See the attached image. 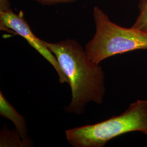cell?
<instances>
[{
    "label": "cell",
    "mask_w": 147,
    "mask_h": 147,
    "mask_svg": "<svg viewBox=\"0 0 147 147\" xmlns=\"http://www.w3.org/2000/svg\"><path fill=\"white\" fill-rule=\"evenodd\" d=\"M44 42L57 58L71 87L72 99L65 111L81 115L88 102L101 104L105 87L104 73L100 65L89 59L86 51L75 40Z\"/></svg>",
    "instance_id": "obj_1"
},
{
    "label": "cell",
    "mask_w": 147,
    "mask_h": 147,
    "mask_svg": "<svg viewBox=\"0 0 147 147\" xmlns=\"http://www.w3.org/2000/svg\"><path fill=\"white\" fill-rule=\"evenodd\" d=\"M135 131L147 135V100H137L119 116L94 124L69 129L65 134L73 147H103L115 137Z\"/></svg>",
    "instance_id": "obj_2"
},
{
    "label": "cell",
    "mask_w": 147,
    "mask_h": 147,
    "mask_svg": "<svg viewBox=\"0 0 147 147\" xmlns=\"http://www.w3.org/2000/svg\"><path fill=\"white\" fill-rule=\"evenodd\" d=\"M96 32L86 46L89 59L96 64L115 55L147 50V32L131 27L125 28L112 21L99 7L93 9Z\"/></svg>",
    "instance_id": "obj_3"
},
{
    "label": "cell",
    "mask_w": 147,
    "mask_h": 147,
    "mask_svg": "<svg viewBox=\"0 0 147 147\" xmlns=\"http://www.w3.org/2000/svg\"><path fill=\"white\" fill-rule=\"evenodd\" d=\"M1 29L11 30L25 39L29 44L53 65L57 73L61 84H69L68 79L63 73L57 59L49 50L45 42L36 37L21 14H16L11 8L0 11Z\"/></svg>",
    "instance_id": "obj_4"
},
{
    "label": "cell",
    "mask_w": 147,
    "mask_h": 147,
    "mask_svg": "<svg viewBox=\"0 0 147 147\" xmlns=\"http://www.w3.org/2000/svg\"><path fill=\"white\" fill-rule=\"evenodd\" d=\"M0 115L14 123L16 131L22 138V141L26 145L29 144L25 118L20 115L9 104L1 92L0 93Z\"/></svg>",
    "instance_id": "obj_5"
},
{
    "label": "cell",
    "mask_w": 147,
    "mask_h": 147,
    "mask_svg": "<svg viewBox=\"0 0 147 147\" xmlns=\"http://www.w3.org/2000/svg\"><path fill=\"white\" fill-rule=\"evenodd\" d=\"M140 14L132 27L142 31L147 32V0L139 3Z\"/></svg>",
    "instance_id": "obj_6"
},
{
    "label": "cell",
    "mask_w": 147,
    "mask_h": 147,
    "mask_svg": "<svg viewBox=\"0 0 147 147\" xmlns=\"http://www.w3.org/2000/svg\"><path fill=\"white\" fill-rule=\"evenodd\" d=\"M44 5H52L57 3H71L78 0H34Z\"/></svg>",
    "instance_id": "obj_7"
},
{
    "label": "cell",
    "mask_w": 147,
    "mask_h": 147,
    "mask_svg": "<svg viewBox=\"0 0 147 147\" xmlns=\"http://www.w3.org/2000/svg\"><path fill=\"white\" fill-rule=\"evenodd\" d=\"M10 8L7 0H0V11L6 10Z\"/></svg>",
    "instance_id": "obj_8"
},
{
    "label": "cell",
    "mask_w": 147,
    "mask_h": 147,
    "mask_svg": "<svg viewBox=\"0 0 147 147\" xmlns=\"http://www.w3.org/2000/svg\"><path fill=\"white\" fill-rule=\"evenodd\" d=\"M145 1H146V0H140V2L139 3H142V2H144Z\"/></svg>",
    "instance_id": "obj_9"
}]
</instances>
